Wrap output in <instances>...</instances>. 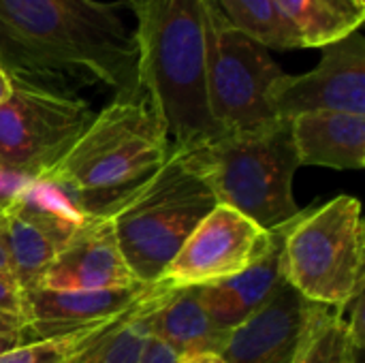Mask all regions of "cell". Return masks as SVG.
Listing matches in <instances>:
<instances>
[{"label":"cell","mask_w":365,"mask_h":363,"mask_svg":"<svg viewBox=\"0 0 365 363\" xmlns=\"http://www.w3.org/2000/svg\"><path fill=\"white\" fill-rule=\"evenodd\" d=\"M126 0H0V62L11 77L107 86L139 96L137 43Z\"/></svg>","instance_id":"cell-1"},{"label":"cell","mask_w":365,"mask_h":363,"mask_svg":"<svg viewBox=\"0 0 365 363\" xmlns=\"http://www.w3.org/2000/svg\"><path fill=\"white\" fill-rule=\"evenodd\" d=\"M137 17L141 92L173 148L188 150L218 135L205 88V0H126Z\"/></svg>","instance_id":"cell-2"},{"label":"cell","mask_w":365,"mask_h":363,"mask_svg":"<svg viewBox=\"0 0 365 363\" xmlns=\"http://www.w3.org/2000/svg\"><path fill=\"white\" fill-rule=\"evenodd\" d=\"M165 126L145 94L115 96L41 180L83 216H107L169 156Z\"/></svg>","instance_id":"cell-3"},{"label":"cell","mask_w":365,"mask_h":363,"mask_svg":"<svg viewBox=\"0 0 365 363\" xmlns=\"http://www.w3.org/2000/svg\"><path fill=\"white\" fill-rule=\"evenodd\" d=\"M180 152L218 203L233 208L261 229L276 231L302 214L293 197L299 160L291 120L276 118L257 128L218 133Z\"/></svg>","instance_id":"cell-4"},{"label":"cell","mask_w":365,"mask_h":363,"mask_svg":"<svg viewBox=\"0 0 365 363\" xmlns=\"http://www.w3.org/2000/svg\"><path fill=\"white\" fill-rule=\"evenodd\" d=\"M218 205L214 193L171 148L165 163L107 218L133 276L141 285H156L197 225Z\"/></svg>","instance_id":"cell-5"},{"label":"cell","mask_w":365,"mask_h":363,"mask_svg":"<svg viewBox=\"0 0 365 363\" xmlns=\"http://www.w3.org/2000/svg\"><path fill=\"white\" fill-rule=\"evenodd\" d=\"M284 278L306 302L346 308L364 291L365 227L361 203L340 195L284 227Z\"/></svg>","instance_id":"cell-6"},{"label":"cell","mask_w":365,"mask_h":363,"mask_svg":"<svg viewBox=\"0 0 365 363\" xmlns=\"http://www.w3.org/2000/svg\"><path fill=\"white\" fill-rule=\"evenodd\" d=\"M0 105V171L41 182L94 118L92 107L66 90L11 77Z\"/></svg>","instance_id":"cell-7"},{"label":"cell","mask_w":365,"mask_h":363,"mask_svg":"<svg viewBox=\"0 0 365 363\" xmlns=\"http://www.w3.org/2000/svg\"><path fill=\"white\" fill-rule=\"evenodd\" d=\"M205 88L220 133L248 131L276 120L269 92L284 71L269 51L235 30L216 0H205Z\"/></svg>","instance_id":"cell-8"},{"label":"cell","mask_w":365,"mask_h":363,"mask_svg":"<svg viewBox=\"0 0 365 363\" xmlns=\"http://www.w3.org/2000/svg\"><path fill=\"white\" fill-rule=\"evenodd\" d=\"M274 231L218 203L188 235L158 282L167 289L205 287L252 265L272 246Z\"/></svg>","instance_id":"cell-9"},{"label":"cell","mask_w":365,"mask_h":363,"mask_svg":"<svg viewBox=\"0 0 365 363\" xmlns=\"http://www.w3.org/2000/svg\"><path fill=\"white\" fill-rule=\"evenodd\" d=\"M4 220L11 274L21 289H32L75 233L83 214L51 184L24 182L4 197Z\"/></svg>","instance_id":"cell-10"},{"label":"cell","mask_w":365,"mask_h":363,"mask_svg":"<svg viewBox=\"0 0 365 363\" xmlns=\"http://www.w3.org/2000/svg\"><path fill=\"white\" fill-rule=\"evenodd\" d=\"M276 118L314 111H344L365 116V39L357 30L327 47L321 62L304 73H284L269 92Z\"/></svg>","instance_id":"cell-11"},{"label":"cell","mask_w":365,"mask_h":363,"mask_svg":"<svg viewBox=\"0 0 365 363\" xmlns=\"http://www.w3.org/2000/svg\"><path fill=\"white\" fill-rule=\"evenodd\" d=\"M150 287V285H148ZM148 287L124 291H49L24 289L21 344L73 340L98 329L133 306Z\"/></svg>","instance_id":"cell-12"},{"label":"cell","mask_w":365,"mask_h":363,"mask_svg":"<svg viewBox=\"0 0 365 363\" xmlns=\"http://www.w3.org/2000/svg\"><path fill=\"white\" fill-rule=\"evenodd\" d=\"M49 291H124L148 287L137 282L118 246L107 216H83L75 233L41 276Z\"/></svg>","instance_id":"cell-13"},{"label":"cell","mask_w":365,"mask_h":363,"mask_svg":"<svg viewBox=\"0 0 365 363\" xmlns=\"http://www.w3.org/2000/svg\"><path fill=\"white\" fill-rule=\"evenodd\" d=\"M289 285L255 317L231 329L222 349L227 363H291L312 308Z\"/></svg>","instance_id":"cell-14"},{"label":"cell","mask_w":365,"mask_h":363,"mask_svg":"<svg viewBox=\"0 0 365 363\" xmlns=\"http://www.w3.org/2000/svg\"><path fill=\"white\" fill-rule=\"evenodd\" d=\"M284 227L274 231V240L267 252L244 272L214 285L197 287L201 304L220 327L229 332L235 329L259 310H263L287 285L282 259Z\"/></svg>","instance_id":"cell-15"},{"label":"cell","mask_w":365,"mask_h":363,"mask_svg":"<svg viewBox=\"0 0 365 363\" xmlns=\"http://www.w3.org/2000/svg\"><path fill=\"white\" fill-rule=\"evenodd\" d=\"M169 289L160 282L98 329L68 340L64 363H139L152 340L154 315Z\"/></svg>","instance_id":"cell-16"},{"label":"cell","mask_w":365,"mask_h":363,"mask_svg":"<svg viewBox=\"0 0 365 363\" xmlns=\"http://www.w3.org/2000/svg\"><path fill=\"white\" fill-rule=\"evenodd\" d=\"M291 135L299 167L359 171L365 167V116L314 111L291 118Z\"/></svg>","instance_id":"cell-17"},{"label":"cell","mask_w":365,"mask_h":363,"mask_svg":"<svg viewBox=\"0 0 365 363\" xmlns=\"http://www.w3.org/2000/svg\"><path fill=\"white\" fill-rule=\"evenodd\" d=\"M229 329L220 327L199 300L197 287L169 289L154 315L152 336L163 340L180 357L222 353Z\"/></svg>","instance_id":"cell-18"},{"label":"cell","mask_w":365,"mask_h":363,"mask_svg":"<svg viewBox=\"0 0 365 363\" xmlns=\"http://www.w3.org/2000/svg\"><path fill=\"white\" fill-rule=\"evenodd\" d=\"M302 49H323L361 28L365 0H274Z\"/></svg>","instance_id":"cell-19"},{"label":"cell","mask_w":365,"mask_h":363,"mask_svg":"<svg viewBox=\"0 0 365 363\" xmlns=\"http://www.w3.org/2000/svg\"><path fill=\"white\" fill-rule=\"evenodd\" d=\"M342 310L325 306L312 308L291 363H357L361 359L364 334Z\"/></svg>","instance_id":"cell-20"},{"label":"cell","mask_w":365,"mask_h":363,"mask_svg":"<svg viewBox=\"0 0 365 363\" xmlns=\"http://www.w3.org/2000/svg\"><path fill=\"white\" fill-rule=\"evenodd\" d=\"M229 24L265 49H302L274 0H216Z\"/></svg>","instance_id":"cell-21"},{"label":"cell","mask_w":365,"mask_h":363,"mask_svg":"<svg viewBox=\"0 0 365 363\" xmlns=\"http://www.w3.org/2000/svg\"><path fill=\"white\" fill-rule=\"evenodd\" d=\"M68 340L21 344L0 355V363H64Z\"/></svg>","instance_id":"cell-22"},{"label":"cell","mask_w":365,"mask_h":363,"mask_svg":"<svg viewBox=\"0 0 365 363\" xmlns=\"http://www.w3.org/2000/svg\"><path fill=\"white\" fill-rule=\"evenodd\" d=\"M24 289L11 274H0V312L19 317L21 315Z\"/></svg>","instance_id":"cell-23"},{"label":"cell","mask_w":365,"mask_h":363,"mask_svg":"<svg viewBox=\"0 0 365 363\" xmlns=\"http://www.w3.org/2000/svg\"><path fill=\"white\" fill-rule=\"evenodd\" d=\"M17 347H21V321L0 312V355Z\"/></svg>","instance_id":"cell-24"},{"label":"cell","mask_w":365,"mask_h":363,"mask_svg":"<svg viewBox=\"0 0 365 363\" xmlns=\"http://www.w3.org/2000/svg\"><path fill=\"white\" fill-rule=\"evenodd\" d=\"M182 362V357L173 351V349H169L163 340H158V338H154L152 336V340L148 342V347H145V351H143V357H141V362L139 363H180Z\"/></svg>","instance_id":"cell-25"},{"label":"cell","mask_w":365,"mask_h":363,"mask_svg":"<svg viewBox=\"0 0 365 363\" xmlns=\"http://www.w3.org/2000/svg\"><path fill=\"white\" fill-rule=\"evenodd\" d=\"M0 274H11V257H9V242H6V220H4V199H0Z\"/></svg>","instance_id":"cell-26"},{"label":"cell","mask_w":365,"mask_h":363,"mask_svg":"<svg viewBox=\"0 0 365 363\" xmlns=\"http://www.w3.org/2000/svg\"><path fill=\"white\" fill-rule=\"evenodd\" d=\"M180 363H227L222 359V355L218 353H199V355H188V357H182Z\"/></svg>","instance_id":"cell-27"},{"label":"cell","mask_w":365,"mask_h":363,"mask_svg":"<svg viewBox=\"0 0 365 363\" xmlns=\"http://www.w3.org/2000/svg\"><path fill=\"white\" fill-rule=\"evenodd\" d=\"M11 88H13V79H11L9 71H6V68L2 66V62H0V105L9 98Z\"/></svg>","instance_id":"cell-28"},{"label":"cell","mask_w":365,"mask_h":363,"mask_svg":"<svg viewBox=\"0 0 365 363\" xmlns=\"http://www.w3.org/2000/svg\"><path fill=\"white\" fill-rule=\"evenodd\" d=\"M357 363H364V362H361V359H359V362H357Z\"/></svg>","instance_id":"cell-29"}]
</instances>
